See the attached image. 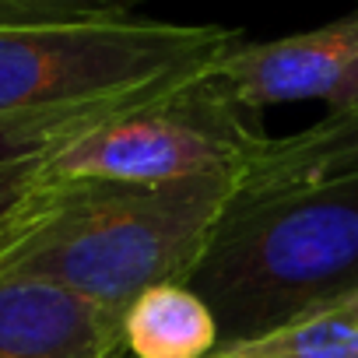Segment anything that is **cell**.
Returning a JSON list of instances; mask_svg holds the SVG:
<instances>
[{"mask_svg":"<svg viewBox=\"0 0 358 358\" xmlns=\"http://www.w3.org/2000/svg\"><path fill=\"white\" fill-rule=\"evenodd\" d=\"M243 179L246 172L165 183L57 179L39 218L0 257V278L53 281L127 313L155 285H187Z\"/></svg>","mask_w":358,"mask_h":358,"instance_id":"cell-1","label":"cell"},{"mask_svg":"<svg viewBox=\"0 0 358 358\" xmlns=\"http://www.w3.org/2000/svg\"><path fill=\"white\" fill-rule=\"evenodd\" d=\"M239 29L155 18L0 29V155H25L144 99L204 78Z\"/></svg>","mask_w":358,"mask_h":358,"instance_id":"cell-2","label":"cell"},{"mask_svg":"<svg viewBox=\"0 0 358 358\" xmlns=\"http://www.w3.org/2000/svg\"><path fill=\"white\" fill-rule=\"evenodd\" d=\"M218 348L358 299V169L267 194H236L187 278Z\"/></svg>","mask_w":358,"mask_h":358,"instance_id":"cell-3","label":"cell"},{"mask_svg":"<svg viewBox=\"0 0 358 358\" xmlns=\"http://www.w3.org/2000/svg\"><path fill=\"white\" fill-rule=\"evenodd\" d=\"M271 141L260 113L208 71L60 137L46 148L43 169L50 179L165 183L204 172H250Z\"/></svg>","mask_w":358,"mask_h":358,"instance_id":"cell-4","label":"cell"},{"mask_svg":"<svg viewBox=\"0 0 358 358\" xmlns=\"http://www.w3.org/2000/svg\"><path fill=\"white\" fill-rule=\"evenodd\" d=\"M215 74L253 113L302 99H320L330 102V109H344L358 102V11L267 43L243 39L218 60Z\"/></svg>","mask_w":358,"mask_h":358,"instance_id":"cell-5","label":"cell"},{"mask_svg":"<svg viewBox=\"0 0 358 358\" xmlns=\"http://www.w3.org/2000/svg\"><path fill=\"white\" fill-rule=\"evenodd\" d=\"M0 358H130L123 313L39 278H0Z\"/></svg>","mask_w":358,"mask_h":358,"instance_id":"cell-6","label":"cell"},{"mask_svg":"<svg viewBox=\"0 0 358 358\" xmlns=\"http://www.w3.org/2000/svg\"><path fill=\"white\" fill-rule=\"evenodd\" d=\"M358 169V102L330 109L323 120L299 134L274 137L271 148L250 165L239 194H267L281 187L316 183Z\"/></svg>","mask_w":358,"mask_h":358,"instance_id":"cell-7","label":"cell"},{"mask_svg":"<svg viewBox=\"0 0 358 358\" xmlns=\"http://www.w3.org/2000/svg\"><path fill=\"white\" fill-rule=\"evenodd\" d=\"M130 358H208L218 351V323L187 285H155L123 313Z\"/></svg>","mask_w":358,"mask_h":358,"instance_id":"cell-8","label":"cell"},{"mask_svg":"<svg viewBox=\"0 0 358 358\" xmlns=\"http://www.w3.org/2000/svg\"><path fill=\"white\" fill-rule=\"evenodd\" d=\"M208 358H358V299L306 313Z\"/></svg>","mask_w":358,"mask_h":358,"instance_id":"cell-9","label":"cell"},{"mask_svg":"<svg viewBox=\"0 0 358 358\" xmlns=\"http://www.w3.org/2000/svg\"><path fill=\"white\" fill-rule=\"evenodd\" d=\"M43 158L46 148L25 155H0V257L29 232L57 187V179H50L43 169Z\"/></svg>","mask_w":358,"mask_h":358,"instance_id":"cell-10","label":"cell"},{"mask_svg":"<svg viewBox=\"0 0 358 358\" xmlns=\"http://www.w3.org/2000/svg\"><path fill=\"white\" fill-rule=\"evenodd\" d=\"M137 0H0V29L130 18Z\"/></svg>","mask_w":358,"mask_h":358,"instance_id":"cell-11","label":"cell"}]
</instances>
